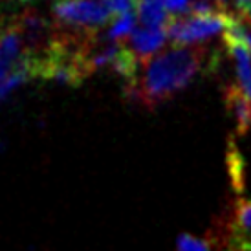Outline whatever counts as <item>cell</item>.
<instances>
[{"instance_id": "3957f363", "label": "cell", "mask_w": 251, "mask_h": 251, "mask_svg": "<svg viewBox=\"0 0 251 251\" xmlns=\"http://www.w3.org/2000/svg\"><path fill=\"white\" fill-rule=\"evenodd\" d=\"M226 13L218 15H191V17H176L169 21L165 26L169 41L175 46H187V44H200L216 35L220 29H226Z\"/></svg>"}, {"instance_id": "5bb4252c", "label": "cell", "mask_w": 251, "mask_h": 251, "mask_svg": "<svg viewBox=\"0 0 251 251\" xmlns=\"http://www.w3.org/2000/svg\"><path fill=\"white\" fill-rule=\"evenodd\" d=\"M229 2H231V0H218V4H220L224 9H229V7H227V4H229Z\"/></svg>"}, {"instance_id": "8992f818", "label": "cell", "mask_w": 251, "mask_h": 251, "mask_svg": "<svg viewBox=\"0 0 251 251\" xmlns=\"http://www.w3.org/2000/svg\"><path fill=\"white\" fill-rule=\"evenodd\" d=\"M224 101L237 123V132L246 134L251 128V99L240 90L238 84H227L224 88Z\"/></svg>"}, {"instance_id": "4fadbf2b", "label": "cell", "mask_w": 251, "mask_h": 251, "mask_svg": "<svg viewBox=\"0 0 251 251\" xmlns=\"http://www.w3.org/2000/svg\"><path fill=\"white\" fill-rule=\"evenodd\" d=\"M165 2V6L167 9L171 11V15H176V17H180L181 13H185L191 6V2L189 0H163Z\"/></svg>"}, {"instance_id": "2e32d148", "label": "cell", "mask_w": 251, "mask_h": 251, "mask_svg": "<svg viewBox=\"0 0 251 251\" xmlns=\"http://www.w3.org/2000/svg\"><path fill=\"white\" fill-rule=\"evenodd\" d=\"M21 2H31V0H21Z\"/></svg>"}, {"instance_id": "8fae6325", "label": "cell", "mask_w": 251, "mask_h": 251, "mask_svg": "<svg viewBox=\"0 0 251 251\" xmlns=\"http://www.w3.org/2000/svg\"><path fill=\"white\" fill-rule=\"evenodd\" d=\"M227 161H229V171H231V178H233V185H235L237 191L240 193V189H242V158H240V154L237 152V149H229Z\"/></svg>"}, {"instance_id": "9c48e42d", "label": "cell", "mask_w": 251, "mask_h": 251, "mask_svg": "<svg viewBox=\"0 0 251 251\" xmlns=\"http://www.w3.org/2000/svg\"><path fill=\"white\" fill-rule=\"evenodd\" d=\"M136 19L138 17L134 13H125L116 17L108 31H106V39L112 42H126L136 31Z\"/></svg>"}, {"instance_id": "6da1fadb", "label": "cell", "mask_w": 251, "mask_h": 251, "mask_svg": "<svg viewBox=\"0 0 251 251\" xmlns=\"http://www.w3.org/2000/svg\"><path fill=\"white\" fill-rule=\"evenodd\" d=\"M213 61L215 59H209V51L202 44L173 46L143 64L136 81L125 86L126 98L154 110L187 88L202 74L205 64Z\"/></svg>"}, {"instance_id": "ba28073f", "label": "cell", "mask_w": 251, "mask_h": 251, "mask_svg": "<svg viewBox=\"0 0 251 251\" xmlns=\"http://www.w3.org/2000/svg\"><path fill=\"white\" fill-rule=\"evenodd\" d=\"M136 13L145 28H165L173 19L163 0H138Z\"/></svg>"}, {"instance_id": "9a60e30c", "label": "cell", "mask_w": 251, "mask_h": 251, "mask_svg": "<svg viewBox=\"0 0 251 251\" xmlns=\"http://www.w3.org/2000/svg\"><path fill=\"white\" fill-rule=\"evenodd\" d=\"M235 2H237L238 9H240V7H244L246 4H248V2H250V0H235Z\"/></svg>"}, {"instance_id": "277c9868", "label": "cell", "mask_w": 251, "mask_h": 251, "mask_svg": "<svg viewBox=\"0 0 251 251\" xmlns=\"http://www.w3.org/2000/svg\"><path fill=\"white\" fill-rule=\"evenodd\" d=\"M209 237L224 251H251V200L238 198L229 216L218 224V231L209 233Z\"/></svg>"}, {"instance_id": "7a4b0ae2", "label": "cell", "mask_w": 251, "mask_h": 251, "mask_svg": "<svg viewBox=\"0 0 251 251\" xmlns=\"http://www.w3.org/2000/svg\"><path fill=\"white\" fill-rule=\"evenodd\" d=\"M110 17L112 13L105 0H59L53 4L57 26L77 33H98Z\"/></svg>"}, {"instance_id": "52a82bcc", "label": "cell", "mask_w": 251, "mask_h": 251, "mask_svg": "<svg viewBox=\"0 0 251 251\" xmlns=\"http://www.w3.org/2000/svg\"><path fill=\"white\" fill-rule=\"evenodd\" d=\"M226 46L229 50L231 57L235 59V70H237V79L240 90L251 99V51L244 44L237 41L224 39Z\"/></svg>"}, {"instance_id": "7c38bea8", "label": "cell", "mask_w": 251, "mask_h": 251, "mask_svg": "<svg viewBox=\"0 0 251 251\" xmlns=\"http://www.w3.org/2000/svg\"><path fill=\"white\" fill-rule=\"evenodd\" d=\"M105 4L108 6V9H110V13L114 17H119V15L132 13L138 0H105Z\"/></svg>"}, {"instance_id": "30bf717a", "label": "cell", "mask_w": 251, "mask_h": 251, "mask_svg": "<svg viewBox=\"0 0 251 251\" xmlns=\"http://www.w3.org/2000/svg\"><path fill=\"white\" fill-rule=\"evenodd\" d=\"M215 242L207 238H196L193 235H180L178 238V251H213Z\"/></svg>"}, {"instance_id": "5b68a950", "label": "cell", "mask_w": 251, "mask_h": 251, "mask_svg": "<svg viewBox=\"0 0 251 251\" xmlns=\"http://www.w3.org/2000/svg\"><path fill=\"white\" fill-rule=\"evenodd\" d=\"M167 39L169 37L165 28H145L143 26L134 31L126 44L134 51V55L140 59V63L145 64L152 59L158 50H161Z\"/></svg>"}]
</instances>
